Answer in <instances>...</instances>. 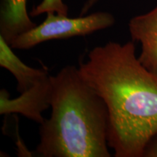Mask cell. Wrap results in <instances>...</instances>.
Segmentation results:
<instances>
[{
	"instance_id": "obj_9",
	"label": "cell",
	"mask_w": 157,
	"mask_h": 157,
	"mask_svg": "<svg viewBox=\"0 0 157 157\" xmlns=\"http://www.w3.org/2000/svg\"><path fill=\"white\" fill-rule=\"evenodd\" d=\"M143 157H157V135L147 144L143 151Z\"/></svg>"
},
{
	"instance_id": "obj_3",
	"label": "cell",
	"mask_w": 157,
	"mask_h": 157,
	"mask_svg": "<svg viewBox=\"0 0 157 157\" xmlns=\"http://www.w3.org/2000/svg\"><path fill=\"white\" fill-rule=\"evenodd\" d=\"M46 14V19L41 24L19 35L11 44V48L29 50L47 41L87 36L110 28L115 23L114 16L107 12H97L73 18L54 12Z\"/></svg>"
},
{
	"instance_id": "obj_10",
	"label": "cell",
	"mask_w": 157,
	"mask_h": 157,
	"mask_svg": "<svg viewBox=\"0 0 157 157\" xmlns=\"http://www.w3.org/2000/svg\"><path fill=\"white\" fill-rule=\"evenodd\" d=\"M100 0H87L84 3V5L82 6L81 12H80V16L85 15L88 12L90 11V9H92L97 4Z\"/></svg>"
},
{
	"instance_id": "obj_8",
	"label": "cell",
	"mask_w": 157,
	"mask_h": 157,
	"mask_svg": "<svg viewBox=\"0 0 157 157\" xmlns=\"http://www.w3.org/2000/svg\"><path fill=\"white\" fill-rule=\"evenodd\" d=\"M48 12L68 15V7L63 0H42L30 12V15L32 17H36Z\"/></svg>"
},
{
	"instance_id": "obj_1",
	"label": "cell",
	"mask_w": 157,
	"mask_h": 157,
	"mask_svg": "<svg viewBox=\"0 0 157 157\" xmlns=\"http://www.w3.org/2000/svg\"><path fill=\"white\" fill-rule=\"evenodd\" d=\"M78 70L106 105L114 156L143 157L157 135V75L139 61L133 41L95 47Z\"/></svg>"
},
{
	"instance_id": "obj_2",
	"label": "cell",
	"mask_w": 157,
	"mask_h": 157,
	"mask_svg": "<svg viewBox=\"0 0 157 157\" xmlns=\"http://www.w3.org/2000/svg\"><path fill=\"white\" fill-rule=\"evenodd\" d=\"M52 113L40 124L35 154L42 157H110L105 102L67 66L51 76Z\"/></svg>"
},
{
	"instance_id": "obj_7",
	"label": "cell",
	"mask_w": 157,
	"mask_h": 157,
	"mask_svg": "<svg viewBox=\"0 0 157 157\" xmlns=\"http://www.w3.org/2000/svg\"><path fill=\"white\" fill-rule=\"evenodd\" d=\"M12 49L10 45L0 36V66L15 76L17 82V90L21 93L30 89L49 74L44 69L31 68L25 65Z\"/></svg>"
},
{
	"instance_id": "obj_6",
	"label": "cell",
	"mask_w": 157,
	"mask_h": 157,
	"mask_svg": "<svg viewBox=\"0 0 157 157\" xmlns=\"http://www.w3.org/2000/svg\"><path fill=\"white\" fill-rule=\"evenodd\" d=\"M27 0H1L0 36L9 45L36 25L27 12Z\"/></svg>"
},
{
	"instance_id": "obj_5",
	"label": "cell",
	"mask_w": 157,
	"mask_h": 157,
	"mask_svg": "<svg viewBox=\"0 0 157 157\" xmlns=\"http://www.w3.org/2000/svg\"><path fill=\"white\" fill-rule=\"evenodd\" d=\"M128 26L133 42L141 44L139 61L157 75V6L146 14L133 17Z\"/></svg>"
},
{
	"instance_id": "obj_4",
	"label": "cell",
	"mask_w": 157,
	"mask_h": 157,
	"mask_svg": "<svg viewBox=\"0 0 157 157\" xmlns=\"http://www.w3.org/2000/svg\"><path fill=\"white\" fill-rule=\"evenodd\" d=\"M51 76L48 74L16 98L11 99L5 89L0 90V114L20 113L35 122L42 124V113L50 107Z\"/></svg>"
}]
</instances>
